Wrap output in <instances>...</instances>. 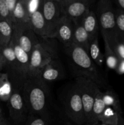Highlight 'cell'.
I'll use <instances>...</instances> for the list:
<instances>
[{"mask_svg":"<svg viewBox=\"0 0 124 125\" xmlns=\"http://www.w3.org/2000/svg\"><path fill=\"white\" fill-rule=\"evenodd\" d=\"M29 115H35L49 119L47 84L38 76H27L21 90Z\"/></svg>","mask_w":124,"mask_h":125,"instance_id":"obj_1","label":"cell"},{"mask_svg":"<svg viewBox=\"0 0 124 125\" xmlns=\"http://www.w3.org/2000/svg\"><path fill=\"white\" fill-rule=\"evenodd\" d=\"M64 47L72 61L74 74L77 77H84L91 79L100 89H106L108 87L106 79L87 51L73 43Z\"/></svg>","mask_w":124,"mask_h":125,"instance_id":"obj_2","label":"cell"},{"mask_svg":"<svg viewBox=\"0 0 124 125\" xmlns=\"http://www.w3.org/2000/svg\"><path fill=\"white\" fill-rule=\"evenodd\" d=\"M57 59L58 53L55 39H42L31 52L27 76H37L43 67Z\"/></svg>","mask_w":124,"mask_h":125,"instance_id":"obj_3","label":"cell"},{"mask_svg":"<svg viewBox=\"0 0 124 125\" xmlns=\"http://www.w3.org/2000/svg\"><path fill=\"white\" fill-rule=\"evenodd\" d=\"M96 15L104 42L108 43L119 37L115 24V8L111 0H100L97 2Z\"/></svg>","mask_w":124,"mask_h":125,"instance_id":"obj_4","label":"cell"},{"mask_svg":"<svg viewBox=\"0 0 124 125\" xmlns=\"http://www.w3.org/2000/svg\"><path fill=\"white\" fill-rule=\"evenodd\" d=\"M75 84L77 87L81 96L86 116V123L93 125L92 107L96 95L101 91V89L94 82L84 77H76Z\"/></svg>","mask_w":124,"mask_h":125,"instance_id":"obj_5","label":"cell"},{"mask_svg":"<svg viewBox=\"0 0 124 125\" xmlns=\"http://www.w3.org/2000/svg\"><path fill=\"white\" fill-rule=\"evenodd\" d=\"M1 56L4 61V69L6 70V73L9 75L13 90L21 92L27 76L23 73L19 67L10 43L6 47L2 48Z\"/></svg>","mask_w":124,"mask_h":125,"instance_id":"obj_6","label":"cell"},{"mask_svg":"<svg viewBox=\"0 0 124 125\" xmlns=\"http://www.w3.org/2000/svg\"><path fill=\"white\" fill-rule=\"evenodd\" d=\"M64 111L71 121L75 124L81 125L86 123L81 96L75 84L69 90L64 101Z\"/></svg>","mask_w":124,"mask_h":125,"instance_id":"obj_7","label":"cell"},{"mask_svg":"<svg viewBox=\"0 0 124 125\" xmlns=\"http://www.w3.org/2000/svg\"><path fill=\"white\" fill-rule=\"evenodd\" d=\"M64 17L75 22L82 21L90 10L92 0H58Z\"/></svg>","mask_w":124,"mask_h":125,"instance_id":"obj_8","label":"cell"},{"mask_svg":"<svg viewBox=\"0 0 124 125\" xmlns=\"http://www.w3.org/2000/svg\"><path fill=\"white\" fill-rule=\"evenodd\" d=\"M13 26V35L17 39L19 46L30 56L35 46L42 39L35 34L29 23Z\"/></svg>","mask_w":124,"mask_h":125,"instance_id":"obj_9","label":"cell"},{"mask_svg":"<svg viewBox=\"0 0 124 125\" xmlns=\"http://www.w3.org/2000/svg\"><path fill=\"white\" fill-rule=\"evenodd\" d=\"M42 12L47 25L49 39H53L57 24L64 17L58 0H43Z\"/></svg>","mask_w":124,"mask_h":125,"instance_id":"obj_10","label":"cell"},{"mask_svg":"<svg viewBox=\"0 0 124 125\" xmlns=\"http://www.w3.org/2000/svg\"><path fill=\"white\" fill-rule=\"evenodd\" d=\"M10 117L17 125H21L26 122L29 115L22 92L13 90L12 95L7 101Z\"/></svg>","mask_w":124,"mask_h":125,"instance_id":"obj_11","label":"cell"},{"mask_svg":"<svg viewBox=\"0 0 124 125\" xmlns=\"http://www.w3.org/2000/svg\"><path fill=\"white\" fill-rule=\"evenodd\" d=\"M75 26V21L64 16L57 24L53 39L59 40L64 46L72 44Z\"/></svg>","mask_w":124,"mask_h":125,"instance_id":"obj_12","label":"cell"},{"mask_svg":"<svg viewBox=\"0 0 124 125\" xmlns=\"http://www.w3.org/2000/svg\"><path fill=\"white\" fill-rule=\"evenodd\" d=\"M37 76L46 84L56 81L64 78V71L58 59L51 61L43 67Z\"/></svg>","mask_w":124,"mask_h":125,"instance_id":"obj_13","label":"cell"},{"mask_svg":"<svg viewBox=\"0 0 124 125\" xmlns=\"http://www.w3.org/2000/svg\"><path fill=\"white\" fill-rule=\"evenodd\" d=\"M42 6L30 17V27L35 34L43 39H49L47 25L42 12Z\"/></svg>","mask_w":124,"mask_h":125,"instance_id":"obj_14","label":"cell"},{"mask_svg":"<svg viewBox=\"0 0 124 125\" xmlns=\"http://www.w3.org/2000/svg\"><path fill=\"white\" fill-rule=\"evenodd\" d=\"M10 43L13 48L16 58L22 72L26 76H27L30 65V56L19 46L17 39L13 35H12Z\"/></svg>","mask_w":124,"mask_h":125,"instance_id":"obj_15","label":"cell"},{"mask_svg":"<svg viewBox=\"0 0 124 125\" xmlns=\"http://www.w3.org/2000/svg\"><path fill=\"white\" fill-rule=\"evenodd\" d=\"M82 25L88 33L89 42L95 37L98 36L99 24L96 13L90 10L82 20Z\"/></svg>","mask_w":124,"mask_h":125,"instance_id":"obj_16","label":"cell"},{"mask_svg":"<svg viewBox=\"0 0 124 125\" xmlns=\"http://www.w3.org/2000/svg\"><path fill=\"white\" fill-rule=\"evenodd\" d=\"M81 22L82 21L75 22L72 43L80 46L89 53V36L85 29H84Z\"/></svg>","mask_w":124,"mask_h":125,"instance_id":"obj_17","label":"cell"},{"mask_svg":"<svg viewBox=\"0 0 124 125\" xmlns=\"http://www.w3.org/2000/svg\"><path fill=\"white\" fill-rule=\"evenodd\" d=\"M30 15L26 6V0H18L13 12L12 23L15 24H24L29 23Z\"/></svg>","mask_w":124,"mask_h":125,"instance_id":"obj_18","label":"cell"},{"mask_svg":"<svg viewBox=\"0 0 124 125\" xmlns=\"http://www.w3.org/2000/svg\"><path fill=\"white\" fill-rule=\"evenodd\" d=\"M13 33V23L6 20L0 19V45L1 47H6L9 45Z\"/></svg>","mask_w":124,"mask_h":125,"instance_id":"obj_19","label":"cell"},{"mask_svg":"<svg viewBox=\"0 0 124 125\" xmlns=\"http://www.w3.org/2000/svg\"><path fill=\"white\" fill-rule=\"evenodd\" d=\"M13 91V86L7 73L0 72V100L7 102Z\"/></svg>","mask_w":124,"mask_h":125,"instance_id":"obj_20","label":"cell"},{"mask_svg":"<svg viewBox=\"0 0 124 125\" xmlns=\"http://www.w3.org/2000/svg\"><path fill=\"white\" fill-rule=\"evenodd\" d=\"M102 98L106 107L113 108L119 115H122L120 103L117 94L111 90L102 92Z\"/></svg>","mask_w":124,"mask_h":125,"instance_id":"obj_21","label":"cell"},{"mask_svg":"<svg viewBox=\"0 0 124 125\" xmlns=\"http://www.w3.org/2000/svg\"><path fill=\"white\" fill-rule=\"evenodd\" d=\"M89 54L91 59L98 67H101L105 61L104 54H102L98 45V36L95 37L89 42Z\"/></svg>","mask_w":124,"mask_h":125,"instance_id":"obj_22","label":"cell"},{"mask_svg":"<svg viewBox=\"0 0 124 125\" xmlns=\"http://www.w3.org/2000/svg\"><path fill=\"white\" fill-rule=\"evenodd\" d=\"M119 115L113 108L106 107L102 114L98 117V122L108 125H117Z\"/></svg>","mask_w":124,"mask_h":125,"instance_id":"obj_23","label":"cell"},{"mask_svg":"<svg viewBox=\"0 0 124 125\" xmlns=\"http://www.w3.org/2000/svg\"><path fill=\"white\" fill-rule=\"evenodd\" d=\"M106 107V106L105 104L103 98H102V92L100 91L96 95L93 107H92V115L93 125L98 123V117L102 114L104 110L105 109Z\"/></svg>","mask_w":124,"mask_h":125,"instance_id":"obj_24","label":"cell"},{"mask_svg":"<svg viewBox=\"0 0 124 125\" xmlns=\"http://www.w3.org/2000/svg\"><path fill=\"white\" fill-rule=\"evenodd\" d=\"M105 43V61L106 67L110 70H115L120 60L106 42Z\"/></svg>","mask_w":124,"mask_h":125,"instance_id":"obj_25","label":"cell"},{"mask_svg":"<svg viewBox=\"0 0 124 125\" xmlns=\"http://www.w3.org/2000/svg\"><path fill=\"white\" fill-rule=\"evenodd\" d=\"M108 44L119 60H124V40L119 37Z\"/></svg>","mask_w":124,"mask_h":125,"instance_id":"obj_26","label":"cell"},{"mask_svg":"<svg viewBox=\"0 0 124 125\" xmlns=\"http://www.w3.org/2000/svg\"><path fill=\"white\" fill-rule=\"evenodd\" d=\"M115 24L119 37L124 40V12L115 8Z\"/></svg>","mask_w":124,"mask_h":125,"instance_id":"obj_27","label":"cell"},{"mask_svg":"<svg viewBox=\"0 0 124 125\" xmlns=\"http://www.w3.org/2000/svg\"><path fill=\"white\" fill-rule=\"evenodd\" d=\"M24 125H50V120L40 116L29 115Z\"/></svg>","mask_w":124,"mask_h":125,"instance_id":"obj_28","label":"cell"},{"mask_svg":"<svg viewBox=\"0 0 124 125\" xmlns=\"http://www.w3.org/2000/svg\"><path fill=\"white\" fill-rule=\"evenodd\" d=\"M43 0H26L27 10L30 16L39 9L42 6Z\"/></svg>","mask_w":124,"mask_h":125,"instance_id":"obj_29","label":"cell"},{"mask_svg":"<svg viewBox=\"0 0 124 125\" xmlns=\"http://www.w3.org/2000/svg\"><path fill=\"white\" fill-rule=\"evenodd\" d=\"M0 19L6 20L12 23L6 0H0Z\"/></svg>","mask_w":124,"mask_h":125,"instance_id":"obj_30","label":"cell"},{"mask_svg":"<svg viewBox=\"0 0 124 125\" xmlns=\"http://www.w3.org/2000/svg\"><path fill=\"white\" fill-rule=\"evenodd\" d=\"M18 1V0H6V4H7V8H8L10 15L12 21V19H13V12H14L15 9V7H16V5H17Z\"/></svg>","mask_w":124,"mask_h":125,"instance_id":"obj_31","label":"cell"},{"mask_svg":"<svg viewBox=\"0 0 124 125\" xmlns=\"http://www.w3.org/2000/svg\"><path fill=\"white\" fill-rule=\"evenodd\" d=\"M115 72L119 74H124V60H120L118 65L115 69Z\"/></svg>","mask_w":124,"mask_h":125,"instance_id":"obj_32","label":"cell"},{"mask_svg":"<svg viewBox=\"0 0 124 125\" xmlns=\"http://www.w3.org/2000/svg\"><path fill=\"white\" fill-rule=\"evenodd\" d=\"M113 2H114L116 6V8L124 12V0H115L113 1Z\"/></svg>","mask_w":124,"mask_h":125,"instance_id":"obj_33","label":"cell"},{"mask_svg":"<svg viewBox=\"0 0 124 125\" xmlns=\"http://www.w3.org/2000/svg\"><path fill=\"white\" fill-rule=\"evenodd\" d=\"M117 125H124V119L122 117V115H119V118H118Z\"/></svg>","mask_w":124,"mask_h":125,"instance_id":"obj_34","label":"cell"},{"mask_svg":"<svg viewBox=\"0 0 124 125\" xmlns=\"http://www.w3.org/2000/svg\"><path fill=\"white\" fill-rule=\"evenodd\" d=\"M0 125H11L8 122V121L6 119H5L4 118H2V120H1V122H0Z\"/></svg>","mask_w":124,"mask_h":125,"instance_id":"obj_35","label":"cell"},{"mask_svg":"<svg viewBox=\"0 0 124 125\" xmlns=\"http://www.w3.org/2000/svg\"><path fill=\"white\" fill-rule=\"evenodd\" d=\"M4 117H2V110H1V107H0V122H1V120H2Z\"/></svg>","mask_w":124,"mask_h":125,"instance_id":"obj_36","label":"cell"},{"mask_svg":"<svg viewBox=\"0 0 124 125\" xmlns=\"http://www.w3.org/2000/svg\"><path fill=\"white\" fill-rule=\"evenodd\" d=\"M0 63L4 64V59L2 57V56H0Z\"/></svg>","mask_w":124,"mask_h":125,"instance_id":"obj_37","label":"cell"},{"mask_svg":"<svg viewBox=\"0 0 124 125\" xmlns=\"http://www.w3.org/2000/svg\"><path fill=\"white\" fill-rule=\"evenodd\" d=\"M3 69H4V64L0 63V72H1V71Z\"/></svg>","mask_w":124,"mask_h":125,"instance_id":"obj_38","label":"cell"},{"mask_svg":"<svg viewBox=\"0 0 124 125\" xmlns=\"http://www.w3.org/2000/svg\"><path fill=\"white\" fill-rule=\"evenodd\" d=\"M64 125H74L72 124V123H71L70 122H68V121H67V122H66L65 124H64Z\"/></svg>","mask_w":124,"mask_h":125,"instance_id":"obj_39","label":"cell"},{"mask_svg":"<svg viewBox=\"0 0 124 125\" xmlns=\"http://www.w3.org/2000/svg\"><path fill=\"white\" fill-rule=\"evenodd\" d=\"M93 125H105V124H103V123H99V122H98V123H96V124H94Z\"/></svg>","mask_w":124,"mask_h":125,"instance_id":"obj_40","label":"cell"},{"mask_svg":"<svg viewBox=\"0 0 124 125\" xmlns=\"http://www.w3.org/2000/svg\"><path fill=\"white\" fill-rule=\"evenodd\" d=\"M2 48L1 47V45H0V56H1V51H2Z\"/></svg>","mask_w":124,"mask_h":125,"instance_id":"obj_41","label":"cell"},{"mask_svg":"<svg viewBox=\"0 0 124 125\" xmlns=\"http://www.w3.org/2000/svg\"><path fill=\"white\" fill-rule=\"evenodd\" d=\"M85 125H92L89 124V123H86V124H85Z\"/></svg>","mask_w":124,"mask_h":125,"instance_id":"obj_42","label":"cell"}]
</instances>
